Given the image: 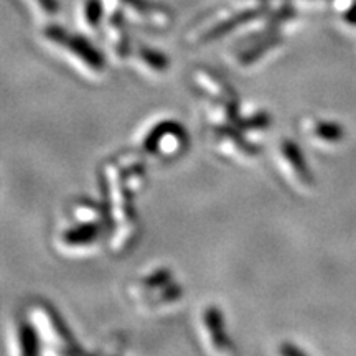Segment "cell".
Listing matches in <instances>:
<instances>
[{
    "label": "cell",
    "instance_id": "1",
    "mask_svg": "<svg viewBox=\"0 0 356 356\" xmlns=\"http://www.w3.org/2000/svg\"><path fill=\"white\" fill-rule=\"evenodd\" d=\"M44 33H47V37L50 38L51 42H55L58 44H61V47L68 48L70 51H73V55L81 58L84 63L89 66V68H92L96 71L104 70V60H102L99 51H96L95 48H92L84 38L66 33L65 30L58 29V26H50V29H48Z\"/></svg>",
    "mask_w": 356,
    "mask_h": 356
},
{
    "label": "cell",
    "instance_id": "2",
    "mask_svg": "<svg viewBox=\"0 0 356 356\" xmlns=\"http://www.w3.org/2000/svg\"><path fill=\"white\" fill-rule=\"evenodd\" d=\"M204 323H207L208 332H210L211 341L216 350H228L229 340L225 333V323H222V317L220 310L216 307H210L204 312Z\"/></svg>",
    "mask_w": 356,
    "mask_h": 356
},
{
    "label": "cell",
    "instance_id": "3",
    "mask_svg": "<svg viewBox=\"0 0 356 356\" xmlns=\"http://www.w3.org/2000/svg\"><path fill=\"white\" fill-rule=\"evenodd\" d=\"M282 152H284V157L287 159V162L292 165L296 175L300 178V181H304V184H312L310 168L307 165L304 155H302L299 147L291 140H286L282 144Z\"/></svg>",
    "mask_w": 356,
    "mask_h": 356
},
{
    "label": "cell",
    "instance_id": "4",
    "mask_svg": "<svg viewBox=\"0 0 356 356\" xmlns=\"http://www.w3.org/2000/svg\"><path fill=\"white\" fill-rule=\"evenodd\" d=\"M180 134H185L184 129L178 126L177 122H162L159 124L157 127L154 129L152 132L149 134V137L144 140V149L147 152H155L159 149L160 140L167 136H180Z\"/></svg>",
    "mask_w": 356,
    "mask_h": 356
},
{
    "label": "cell",
    "instance_id": "5",
    "mask_svg": "<svg viewBox=\"0 0 356 356\" xmlns=\"http://www.w3.org/2000/svg\"><path fill=\"white\" fill-rule=\"evenodd\" d=\"M101 228L97 225H84L79 228H74L65 233L63 239L68 244H86L96 241L97 236H99Z\"/></svg>",
    "mask_w": 356,
    "mask_h": 356
},
{
    "label": "cell",
    "instance_id": "6",
    "mask_svg": "<svg viewBox=\"0 0 356 356\" xmlns=\"http://www.w3.org/2000/svg\"><path fill=\"white\" fill-rule=\"evenodd\" d=\"M19 340L22 346V353L24 355H37L38 346V335L35 328L29 322H24L19 328Z\"/></svg>",
    "mask_w": 356,
    "mask_h": 356
},
{
    "label": "cell",
    "instance_id": "7",
    "mask_svg": "<svg viewBox=\"0 0 356 356\" xmlns=\"http://www.w3.org/2000/svg\"><path fill=\"white\" fill-rule=\"evenodd\" d=\"M314 134L325 142H338L345 137V129L338 122L322 121L317 122L314 127Z\"/></svg>",
    "mask_w": 356,
    "mask_h": 356
},
{
    "label": "cell",
    "instance_id": "8",
    "mask_svg": "<svg viewBox=\"0 0 356 356\" xmlns=\"http://www.w3.org/2000/svg\"><path fill=\"white\" fill-rule=\"evenodd\" d=\"M257 13H259L257 10H249V12H243V13H239V15L233 17V19H231V20H228V22H222V24L218 25L216 29H213L211 32L207 35V38H208V40H211V38H218V37H221L222 33H228L229 30H233L236 25L243 24V22L252 20V19H254V17H257Z\"/></svg>",
    "mask_w": 356,
    "mask_h": 356
},
{
    "label": "cell",
    "instance_id": "9",
    "mask_svg": "<svg viewBox=\"0 0 356 356\" xmlns=\"http://www.w3.org/2000/svg\"><path fill=\"white\" fill-rule=\"evenodd\" d=\"M139 55H140L142 60H144L145 63L150 66V68H154L157 71L167 70L168 60L163 55H160V53L154 51V50H149V48H140Z\"/></svg>",
    "mask_w": 356,
    "mask_h": 356
},
{
    "label": "cell",
    "instance_id": "10",
    "mask_svg": "<svg viewBox=\"0 0 356 356\" xmlns=\"http://www.w3.org/2000/svg\"><path fill=\"white\" fill-rule=\"evenodd\" d=\"M86 19L91 25H96L101 19V3L97 0H89L86 6Z\"/></svg>",
    "mask_w": 356,
    "mask_h": 356
},
{
    "label": "cell",
    "instance_id": "11",
    "mask_svg": "<svg viewBox=\"0 0 356 356\" xmlns=\"http://www.w3.org/2000/svg\"><path fill=\"white\" fill-rule=\"evenodd\" d=\"M273 44H275V40H269V42H266V43H261L259 47L256 48V50H249L246 55L243 56V63H252V61H256L257 58H259L262 53H264L267 48H270L273 47Z\"/></svg>",
    "mask_w": 356,
    "mask_h": 356
},
{
    "label": "cell",
    "instance_id": "12",
    "mask_svg": "<svg viewBox=\"0 0 356 356\" xmlns=\"http://www.w3.org/2000/svg\"><path fill=\"white\" fill-rule=\"evenodd\" d=\"M168 279H170V274H168L167 270H160V273H155L154 275H150V277L145 280V284L149 287L157 289V287L165 286V284L168 282Z\"/></svg>",
    "mask_w": 356,
    "mask_h": 356
},
{
    "label": "cell",
    "instance_id": "13",
    "mask_svg": "<svg viewBox=\"0 0 356 356\" xmlns=\"http://www.w3.org/2000/svg\"><path fill=\"white\" fill-rule=\"evenodd\" d=\"M37 2L43 7L44 12L55 13L58 10V2H56V0H37Z\"/></svg>",
    "mask_w": 356,
    "mask_h": 356
},
{
    "label": "cell",
    "instance_id": "14",
    "mask_svg": "<svg viewBox=\"0 0 356 356\" xmlns=\"http://www.w3.org/2000/svg\"><path fill=\"white\" fill-rule=\"evenodd\" d=\"M280 351H282L284 355H305V351L296 348V346H292V345L282 346V350H280Z\"/></svg>",
    "mask_w": 356,
    "mask_h": 356
},
{
    "label": "cell",
    "instance_id": "15",
    "mask_svg": "<svg viewBox=\"0 0 356 356\" xmlns=\"http://www.w3.org/2000/svg\"><path fill=\"white\" fill-rule=\"evenodd\" d=\"M346 20H348L350 24H356V8H353V10L348 12V15H346Z\"/></svg>",
    "mask_w": 356,
    "mask_h": 356
}]
</instances>
